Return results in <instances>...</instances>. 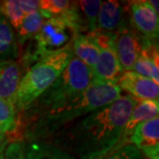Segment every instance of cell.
<instances>
[{
	"mask_svg": "<svg viewBox=\"0 0 159 159\" xmlns=\"http://www.w3.org/2000/svg\"><path fill=\"white\" fill-rule=\"evenodd\" d=\"M139 100L121 96L88 114L44 142L80 159H104L111 154Z\"/></svg>",
	"mask_w": 159,
	"mask_h": 159,
	"instance_id": "obj_1",
	"label": "cell"
},
{
	"mask_svg": "<svg viewBox=\"0 0 159 159\" xmlns=\"http://www.w3.org/2000/svg\"><path fill=\"white\" fill-rule=\"evenodd\" d=\"M121 91L117 84L94 79L90 85L79 95L19 124L17 130L22 127L24 142L47 141L88 114L118 99L121 97Z\"/></svg>",
	"mask_w": 159,
	"mask_h": 159,
	"instance_id": "obj_2",
	"label": "cell"
},
{
	"mask_svg": "<svg viewBox=\"0 0 159 159\" xmlns=\"http://www.w3.org/2000/svg\"><path fill=\"white\" fill-rule=\"evenodd\" d=\"M85 31L77 2H72L66 13L47 19L39 32L29 41L22 57L23 66L29 68L34 63L51 56L72 43L74 37Z\"/></svg>",
	"mask_w": 159,
	"mask_h": 159,
	"instance_id": "obj_3",
	"label": "cell"
},
{
	"mask_svg": "<svg viewBox=\"0 0 159 159\" xmlns=\"http://www.w3.org/2000/svg\"><path fill=\"white\" fill-rule=\"evenodd\" d=\"M93 80L92 69L74 55L54 83L23 112L18 115V125L79 95L90 85Z\"/></svg>",
	"mask_w": 159,
	"mask_h": 159,
	"instance_id": "obj_4",
	"label": "cell"
},
{
	"mask_svg": "<svg viewBox=\"0 0 159 159\" xmlns=\"http://www.w3.org/2000/svg\"><path fill=\"white\" fill-rule=\"evenodd\" d=\"M73 57L74 52L70 43L27 69L20 81L15 99L17 117L54 83Z\"/></svg>",
	"mask_w": 159,
	"mask_h": 159,
	"instance_id": "obj_5",
	"label": "cell"
},
{
	"mask_svg": "<svg viewBox=\"0 0 159 159\" xmlns=\"http://www.w3.org/2000/svg\"><path fill=\"white\" fill-rule=\"evenodd\" d=\"M99 47V56L92 68L94 79L110 84H117L124 70L113 47L114 34L97 30L90 33Z\"/></svg>",
	"mask_w": 159,
	"mask_h": 159,
	"instance_id": "obj_6",
	"label": "cell"
},
{
	"mask_svg": "<svg viewBox=\"0 0 159 159\" xmlns=\"http://www.w3.org/2000/svg\"><path fill=\"white\" fill-rule=\"evenodd\" d=\"M143 41L144 37L133 28L130 20L114 33V50L124 72L132 71L142 51Z\"/></svg>",
	"mask_w": 159,
	"mask_h": 159,
	"instance_id": "obj_7",
	"label": "cell"
},
{
	"mask_svg": "<svg viewBox=\"0 0 159 159\" xmlns=\"http://www.w3.org/2000/svg\"><path fill=\"white\" fill-rule=\"evenodd\" d=\"M129 20L133 28L146 39H158L159 19L148 1L129 2Z\"/></svg>",
	"mask_w": 159,
	"mask_h": 159,
	"instance_id": "obj_8",
	"label": "cell"
},
{
	"mask_svg": "<svg viewBox=\"0 0 159 159\" xmlns=\"http://www.w3.org/2000/svg\"><path fill=\"white\" fill-rule=\"evenodd\" d=\"M117 85L121 90L124 89L128 92L130 97L139 101H158L159 83L134 71L123 72Z\"/></svg>",
	"mask_w": 159,
	"mask_h": 159,
	"instance_id": "obj_9",
	"label": "cell"
},
{
	"mask_svg": "<svg viewBox=\"0 0 159 159\" xmlns=\"http://www.w3.org/2000/svg\"><path fill=\"white\" fill-rule=\"evenodd\" d=\"M130 144L134 145L148 159H159L158 117L137 125L131 137Z\"/></svg>",
	"mask_w": 159,
	"mask_h": 159,
	"instance_id": "obj_10",
	"label": "cell"
},
{
	"mask_svg": "<svg viewBox=\"0 0 159 159\" xmlns=\"http://www.w3.org/2000/svg\"><path fill=\"white\" fill-rule=\"evenodd\" d=\"M125 5L122 2L110 0L102 2L97 17V30L114 34L127 22Z\"/></svg>",
	"mask_w": 159,
	"mask_h": 159,
	"instance_id": "obj_11",
	"label": "cell"
},
{
	"mask_svg": "<svg viewBox=\"0 0 159 159\" xmlns=\"http://www.w3.org/2000/svg\"><path fill=\"white\" fill-rule=\"evenodd\" d=\"M158 57L157 41L144 38L142 51L132 71L159 83Z\"/></svg>",
	"mask_w": 159,
	"mask_h": 159,
	"instance_id": "obj_12",
	"label": "cell"
},
{
	"mask_svg": "<svg viewBox=\"0 0 159 159\" xmlns=\"http://www.w3.org/2000/svg\"><path fill=\"white\" fill-rule=\"evenodd\" d=\"M21 77L22 70L20 63L17 61L0 62V98L10 102L13 106L15 105Z\"/></svg>",
	"mask_w": 159,
	"mask_h": 159,
	"instance_id": "obj_13",
	"label": "cell"
},
{
	"mask_svg": "<svg viewBox=\"0 0 159 159\" xmlns=\"http://www.w3.org/2000/svg\"><path fill=\"white\" fill-rule=\"evenodd\" d=\"M74 57L80 59L89 68H93L99 56V47L91 34H76L72 42Z\"/></svg>",
	"mask_w": 159,
	"mask_h": 159,
	"instance_id": "obj_14",
	"label": "cell"
},
{
	"mask_svg": "<svg viewBox=\"0 0 159 159\" xmlns=\"http://www.w3.org/2000/svg\"><path fill=\"white\" fill-rule=\"evenodd\" d=\"M24 157L25 159H77L62 148L42 141L25 142Z\"/></svg>",
	"mask_w": 159,
	"mask_h": 159,
	"instance_id": "obj_15",
	"label": "cell"
},
{
	"mask_svg": "<svg viewBox=\"0 0 159 159\" xmlns=\"http://www.w3.org/2000/svg\"><path fill=\"white\" fill-rule=\"evenodd\" d=\"M20 54L14 29L0 13V62L16 61Z\"/></svg>",
	"mask_w": 159,
	"mask_h": 159,
	"instance_id": "obj_16",
	"label": "cell"
},
{
	"mask_svg": "<svg viewBox=\"0 0 159 159\" xmlns=\"http://www.w3.org/2000/svg\"><path fill=\"white\" fill-rule=\"evenodd\" d=\"M45 19L42 16L39 11H35L24 18L22 24L16 34L19 48L25 45L26 43L32 39L39 32Z\"/></svg>",
	"mask_w": 159,
	"mask_h": 159,
	"instance_id": "obj_17",
	"label": "cell"
},
{
	"mask_svg": "<svg viewBox=\"0 0 159 159\" xmlns=\"http://www.w3.org/2000/svg\"><path fill=\"white\" fill-rule=\"evenodd\" d=\"M17 113L14 106L0 98V144L6 135L17 130Z\"/></svg>",
	"mask_w": 159,
	"mask_h": 159,
	"instance_id": "obj_18",
	"label": "cell"
},
{
	"mask_svg": "<svg viewBox=\"0 0 159 159\" xmlns=\"http://www.w3.org/2000/svg\"><path fill=\"white\" fill-rule=\"evenodd\" d=\"M102 1L99 0H81L78 1V7L84 22L87 34L97 31V17Z\"/></svg>",
	"mask_w": 159,
	"mask_h": 159,
	"instance_id": "obj_19",
	"label": "cell"
},
{
	"mask_svg": "<svg viewBox=\"0 0 159 159\" xmlns=\"http://www.w3.org/2000/svg\"><path fill=\"white\" fill-rule=\"evenodd\" d=\"M0 13L6 18L13 29L19 30L25 15L18 0H5L0 2Z\"/></svg>",
	"mask_w": 159,
	"mask_h": 159,
	"instance_id": "obj_20",
	"label": "cell"
},
{
	"mask_svg": "<svg viewBox=\"0 0 159 159\" xmlns=\"http://www.w3.org/2000/svg\"><path fill=\"white\" fill-rule=\"evenodd\" d=\"M72 2L68 0H41L39 11L45 20L63 15L68 11Z\"/></svg>",
	"mask_w": 159,
	"mask_h": 159,
	"instance_id": "obj_21",
	"label": "cell"
},
{
	"mask_svg": "<svg viewBox=\"0 0 159 159\" xmlns=\"http://www.w3.org/2000/svg\"><path fill=\"white\" fill-rule=\"evenodd\" d=\"M25 142L23 140H15L9 142L6 145L3 159H25Z\"/></svg>",
	"mask_w": 159,
	"mask_h": 159,
	"instance_id": "obj_22",
	"label": "cell"
},
{
	"mask_svg": "<svg viewBox=\"0 0 159 159\" xmlns=\"http://www.w3.org/2000/svg\"><path fill=\"white\" fill-rule=\"evenodd\" d=\"M142 154L138 148L133 145L128 144L121 148L119 150L111 154L104 159H142Z\"/></svg>",
	"mask_w": 159,
	"mask_h": 159,
	"instance_id": "obj_23",
	"label": "cell"
},
{
	"mask_svg": "<svg viewBox=\"0 0 159 159\" xmlns=\"http://www.w3.org/2000/svg\"><path fill=\"white\" fill-rule=\"evenodd\" d=\"M23 13L26 16L39 11V1L38 0H18Z\"/></svg>",
	"mask_w": 159,
	"mask_h": 159,
	"instance_id": "obj_24",
	"label": "cell"
},
{
	"mask_svg": "<svg viewBox=\"0 0 159 159\" xmlns=\"http://www.w3.org/2000/svg\"><path fill=\"white\" fill-rule=\"evenodd\" d=\"M148 3H149V5H150V6L153 8V10L155 11V12L157 13V14H158L159 13V11H158V1L157 0H149L148 1Z\"/></svg>",
	"mask_w": 159,
	"mask_h": 159,
	"instance_id": "obj_25",
	"label": "cell"
},
{
	"mask_svg": "<svg viewBox=\"0 0 159 159\" xmlns=\"http://www.w3.org/2000/svg\"><path fill=\"white\" fill-rule=\"evenodd\" d=\"M10 142V141H9V139H7V138H6V139H5V140L3 141V142L0 144V155L3 153V151L5 150L6 145L8 144V142Z\"/></svg>",
	"mask_w": 159,
	"mask_h": 159,
	"instance_id": "obj_26",
	"label": "cell"
},
{
	"mask_svg": "<svg viewBox=\"0 0 159 159\" xmlns=\"http://www.w3.org/2000/svg\"><path fill=\"white\" fill-rule=\"evenodd\" d=\"M4 151H5V150H4ZM4 151H3V153L0 155V159H3V156H4Z\"/></svg>",
	"mask_w": 159,
	"mask_h": 159,
	"instance_id": "obj_27",
	"label": "cell"
}]
</instances>
